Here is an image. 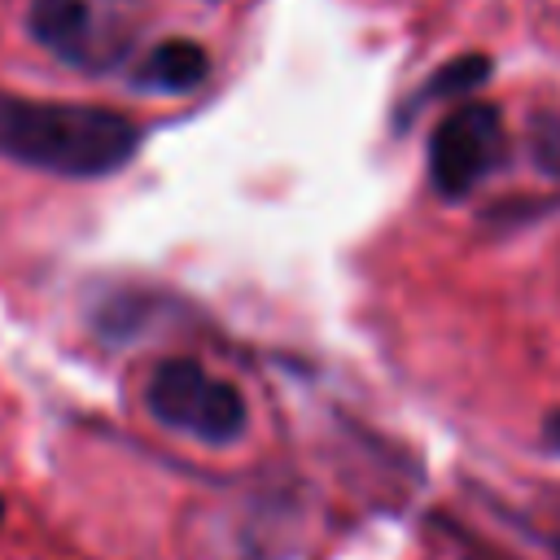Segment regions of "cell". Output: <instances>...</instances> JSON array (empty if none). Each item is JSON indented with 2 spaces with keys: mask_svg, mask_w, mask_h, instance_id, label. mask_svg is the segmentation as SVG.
<instances>
[{
  "mask_svg": "<svg viewBox=\"0 0 560 560\" xmlns=\"http://www.w3.org/2000/svg\"><path fill=\"white\" fill-rule=\"evenodd\" d=\"M503 153H508V127H503L499 105L468 101L451 109L429 136V184L446 201H459L486 175L499 171Z\"/></svg>",
  "mask_w": 560,
  "mask_h": 560,
  "instance_id": "cell-4",
  "label": "cell"
},
{
  "mask_svg": "<svg viewBox=\"0 0 560 560\" xmlns=\"http://www.w3.org/2000/svg\"><path fill=\"white\" fill-rule=\"evenodd\" d=\"M206 74H210L206 48H201L197 39L171 35V39L153 44V48L140 57V66H136V88H144V92H192V88L206 83Z\"/></svg>",
  "mask_w": 560,
  "mask_h": 560,
  "instance_id": "cell-5",
  "label": "cell"
},
{
  "mask_svg": "<svg viewBox=\"0 0 560 560\" xmlns=\"http://www.w3.org/2000/svg\"><path fill=\"white\" fill-rule=\"evenodd\" d=\"M144 402L149 411L175 429V433H188L197 442H236L245 429H249V407L241 398V389L223 376H214L206 363L197 359H162L149 376V389H144Z\"/></svg>",
  "mask_w": 560,
  "mask_h": 560,
  "instance_id": "cell-3",
  "label": "cell"
},
{
  "mask_svg": "<svg viewBox=\"0 0 560 560\" xmlns=\"http://www.w3.org/2000/svg\"><path fill=\"white\" fill-rule=\"evenodd\" d=\"M0 521H4V503H0Z\"/></svg>",
  "mask_w": 560,
  "mask_h": 560,
  "instance_id": "cell-9",
  "label": "cell"
},
{
  "mask_svg": "<svg viewBox=\"0 0 560 560\" xmlns=\"http://www.w3.org/2000/svg\"><path fill=\"white\" fill-rule=\"evenodd\" d=\"M140 149V127L109 109V105H83V101H31L0 92V158L92 179L127 166Z\"/></svg>",
  "mask_w": 560,
  "mask_h": 560,
  "instance_id": "cell-1",
  "label": "cell"
},
{
  "mask_svg": "<svg viewBox=\"0 0 560 560\" xmlns=\"http://www.w3.org/2000/svg\"><path fill=\"white\" fill-rule=\"evenodd\" d=\"M529 149H534V162L547 171V175H560V114H538L534 127H529Z\"/></svg>",
  "mask_w": 560,
  "mask_h": 560,
  "instance_id": "cell-7",
  "label": "cell"
},
{
  "mask_svg": "<svg viewBox=\"0 0 560 560\" xmlns=\"http://www.w3.org/2000/svg\"><path fill=\"white\" fill-rule=\"evenodd\" d=\"M144 0H35L31 35L74 70H114L144 31Z\"/></svg>",
  "mask_w": 560,
  "mask_h": 560,
  "instance_id": "cell-2",
  "label": "cell"
},
{
  "mask_svg": "<svg viewBox=\"0 0 560 560\" xmlns=\"http://www.w3.org/2000/svg\"><path fill=\"white\" fill-rule=\"evenodd\" d=\"M542 438H547L551 451H560V411H551V416L542 420Z\"/></svg>",
  "mask_w": 560,
  "mask_h": 560,
  "instance_id": "cell-8",
  "label": "cell"
},
{
  "mask_svg": "<svg viewBox=\"0 0 560 560\" xmlns=\"http://www.w3.org/2000/svg\"><path fill=\"white\" fill-rule=\"evenodd\" d=\"M486 74H490V61H486V57H459V61L442 66V70L424 83L420 101H429V96H451V92H464V88H477Z\"/></svg>",
  "mask_w": 560,
  "mask_h": 560,
  "instance_id": "cell-6",
  "label": "cell"
}]
</instances>
